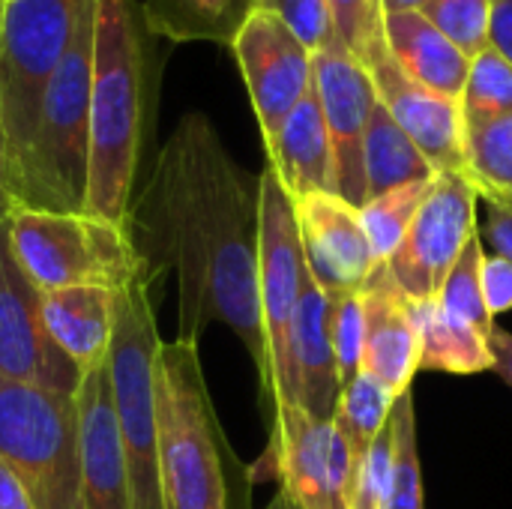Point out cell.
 <instances>
[{"instance_id":"b9f144b4","label":"cell","mask_w":512,"mask_h":509,"mask_svg":"<svg viewBox=\"0 0 512 509\" xmlns=\"http://www.w3.org/2000/svg\"><path fill=\"white\" fill-rule=\"evenodd\" d=\"M0 509H33L27 492L21 489V483L15 480V474L3 459H0Z\"/></svg>"},{"instance_id":"f1b7e54d","label":"cell","mask_w":512,"mask_h":509,"mask_svg":"<svg viewBox=\"0 0 512 509\" xmlns=\"http://www.w3.org/2000/svg\"><path fill=\"white\" fill-rule=\"evenodd\" d=\"M336 42L363 66L378 69L387 51V9L384 0H327Z\"/></svg>"},{"instance_id":"7402d4cb","label":"cell","mask_w":512,"mask_h":509,"mask_svg":"<svg viewBox=\"0 0 512 509\" xmlns=\"http://www.w3.org/2000/svg\"><path fill=\"white\" fill-rule=\"evenodd\" d=\"M387 51L390 60L417 84L447 99L462 96L471 57L447 39L423 12L387 15Z\"/></svg>"},{"instance_id":"1f68e13d","label":"cell","mask_w":512,"mask_h":509,"mask_svg":"<svg viewBox=\"0 0 512 509\" xmlns=\"http://www.w3.org/2000/svg\"><path fill=\"white\" fill-rule=\"evenodd\" d=\"M483 258H486V252H483V237H480V231H477V234L465 243L462 255L456 258V264H453V270H450V276H447V282H444L438 300H441V306H444L450 315H456V318H462V321H468V324H474V327H480V330H489L492 318H489V312H486L483 285H480Z\"/></svg>"},{"instance_id":"52a82bcc","label":"cell","mask_w":512,"mask_h":509,"mask_svg":"<svg viewBox=\"0 0 512 509\" xmlns=\"http://www.w3.org/2000/svg\"><path fill=\"white\" fill-rule=\"evenodd\" d=\"M0 459L33 509H84L75 396L0 378Z\"/></svg>"},{"instance_id":"8992f818","label":"cell","mask_w":512,"mask_h":509,"mask_svg":"<svg viewBox=\"0 0 512 509\" xmlns=\"http://www.w3.org/2000/svg\"><path fill=\"white\" fill-rule=\"evenodd\" d=\"M162 339L156 330L150 276L114 294V336L108 351L111 399L129 477L132 509H162L159 429L153 363Z\"/></svg>"},{"instance_id":"9c48e42d","label":"cell","mask_w":512,"mask_h":509,"mask_svg":"<svg viewBox=\"0 0 512 509\" xmlns=\"http://www.w3.org/2000/svg\"><path fill=\"white\" fill-rule=\"evenodd\" d=\"M303 246L294 201L267 168L258 177V300L261 327L270 363V402L267 420L276 408L294 405L291 390V330L300 303Z\"/></svg>"},{"instance_id":"7c38bea8","label":"cell","mask_w":512,"mask_h":509,"mask_svg":"<svg viewBox=\"0 0 512 509\" xmlns=\"http://www.w3.org/2000/svg\"><path fill=\"white\" fill-rule=\"evenodd\" d=\"M0 378L57 396H75L81 372L54 345L42 321V294L18 267L0 222Z\"/></svg>"},{"instance_id":"484cf974","label":"cell","mask_w":512,"mask_h":509,"mask_svg":"<svg viewBox=\"0 0 512 509\" xmlns=\"http://www.w3.org/2000/svg\"><path fill=\"white\" fill-rule=\"evenodd\" d=\"M396 405V393L390 387H384L375 375L360 372L342 393L336 402V414H333V426L342 435L345 447H348V462H351V486L354 477L372 447V441L381 435V429L387 426L390 414ZM351 498V495H348Z\"/></svg>"},{"instance_id":"e0dca14e","label":"cell","mask_w":512,"mask_h":509,"mask_svg":"<svg viewBox=\"0 0 512 509\" xmlns=\"http://www.w3.org/2000/svg\"><path fill=\"white\" fill-rule=\"evenodd\" d=\"M378 102L399 123V129L417 144L435 174L468 171L465 153V120L456 99L426 90L411 81L390 57L372 69Z\"/></svg>"},{"instance_id":"f546056e","label":"cell","mask_w":512,"mask_h":509,"mask_svg":"<svg viewBox=\"0 0 512 509\" xmlns=\"http://www.w3.org/2000/svg\"><path fill=\"white\" fill-rule=\"evenodd\" d=\"M390 423H393V480L384 509H426L414 393L396 399Z\"/></svg>"},{"instance_id":"3957f363","label":"cell","mask_w":512,"mask_h":509,"mask_svg":"<svg viewBox=\"0 0 512 509\" xmlns=\"http://www.w3.org/2000/svg\"><path fill=\"white\" fill-rule=\"evenodd\" d=\"M153 387L162 509H252L255 468L243 465L225 438L198 345L162 342Z\"/></svg>"},{"instance_id":"d6986e66","label":"cell","mask_w":512,"mask_h":509,"mask_svg":"<svg viewBox=\"0 0 512 509\" xmlns=\"http://www.w3.org/2000/svg\"><path fill=\"white\" fill-rule=\"evenodd\" d=\"M291 390L315 420H333L339 402V372L330 339V297L315 282L309 267L300 279V303L291 330Z\"/></svg>"},{"instance_id":"5b68a950","label":"cell","mask_w":512,"mask_h":509,"mask_svg":"<svg viewBox=\"0 0 512 509\" xmlns=\"http://www.w3.org/2000/svg\"><path fill=\"white\" fill-rule=\"evenodd\" d=\"M6 237L18 267L39 294L63 288L123 291L150 276L129 222H111L93 213L15 210Z\"/></svg>"},{"instance_id":"ac0fdd59","label":"cell","mask_w":512,"mask_h":509,"mask_svg":"<svg viewBox=\"0 0 512 509\" xmlns=\"http://www.w3.org/2000/svg\"><path fill=\"white\" fill-rule=\"evenodd\" d=\"M363 300V372L375 375L399 396L411 393L420 372V339L408 297L396 288L387 267H375L360 288Z\"/></svg>"},{"instance_id":"4316f807","label":"cell","mask_w":512,"mask_h":509,"mask_svg":"<svg viewBox=\"0 0 512 509\" xmlns=\"http://www.w3.org/2000/svg\"><path fill=\"white\" fill-rule=\"evenodd\" d=\"M468 177L480 195L512 198V114L465 126Z\"/></svg>"},{"instance_id":"8fae6325","label":"cell","mask_w":512,"mask_h":509,"mask_svg":"<svg viewBox=\"0 0 512 509\" xmlns=\"http://www.w3.org/2000/svg\"><path fill=\"white\" fill-rule=\"evenodd\" d=\"M297 509H348L351 462L333 420H315L300 405L276 408L264 462Z\"/></svg>"},{"instance_id":"5bb4252c","label":"cell","mask_w":512,"mask_h":509,"mask_svg":"<svg viewBox=\"0 0 512 509\" xmlns=\"http://www.w3.org/2000/svg\"><path fill=\"white\" fill-rule=\"evenodd\" d=\"M312 81L333 147L336 195L354 207H363L366 204L363 141L372 111L378 105L372 72L363 69L339 42H333L312 54Z\"/></svg>"},{"instance_id":"44dd1931","label":"cell","mask_w":512,"mask_h":509,"mask_svg":"<svg viewBox=\"0 0 512 509\" xmlns=\"http://www.w3.org/2000/svg\"><path fill=\"white\" fill-rule=\"evenodd\" d=\"M42 321L54 345L81 375L108 363L114 336V291L93 285L48 291L42 294Z\"/></svg>"},{"instance_id":"e575fe53","label":"cell","mask_w":512,"mask_h":509,"mask_svg":"<svg viewBox=\"0 0 512 509\" xmlns=\"http://www.w3.org/2000/svg\"><path fill=\"white\" fill-rule=\"evenodd\" d=\"M249 6L282 21L312 54L336 42L327 0H249Z\"/></svg>"},{"instance_id":"4dcf8cb0","label":"cell","mask_w":512,"mask_h":509,"mask_svg":"<svg viewBox=\"0 0 512 509\" xmlns=\"http://www.w3.org/2000/svg\"><path fill=\"white\" fill-rule=\"evenodd\" d=\"M465 126H480L512 114V66L492 48L471 57L468 81L459 96Z\"/></svg>"},{"instance_id":"ffe728a7","label":"cell","mask_w":512,"mask_h":509,"mask_svg":"<svg viewBox=\"0 0 512 509\" xmlns=\"http://www.w3.org/2000/svg\"><path fill=\"white\" fill-rule=\"evenodd\" d=\"M267 159H270V171L279 177L291 201L312 195V192L336 195L333 147H330L327 123L315 96V81H312V90L288 114L279 135L267 144Z\"/></svg>"},{"instance_id":"603a6c76","label":"cell","mask_w":512,"mask_h":509,"mask_svg":"<svg viewBox=\"0 0 512 509\" xmlns=\"http://www.w3.org/2000/svg\"><path fill=\"white\" fill-rule=\"evenodd\" d=\"M417 339H420V372L444 375H480L492 369L486 330L450 315L441 300H408Z\"/></svg>"},{"instance_id":"277c9868","label":"cell","mask_w":512,"mask_h":509,"mask_svg":"<svg viewBox=\"0 0 512 509\" xmlns=\"http://www.w3.org/2000/svg\"><path fill=\"white\" fill-rule=\"evenodd\" d=\"M96 0L87 3L72 42L54 69L33 144L18 168L15 192L21 210L81 213L90 162V69H93Z\"/></svg>"},{"instance_id":"30bf717a","label":"cell","mask_w":512,"mask_h":509,"mask_svg":"<svg viewBox=\"0 0 512 509\" xmlns=\"http://www.w3.org/2000/svg\"><path fill=\"white\" fill-rule=\"evenodd\" d=\"M480 192L468 171L435 174L399 249L384 264L408 300H435L477 228Z\"/></svg>"},{"instance_id":"60d3db41","label":"cell","mask_w":512,"mask_h":509,"mask_svg":"<svg viewBox=\"0 0 512 509\" xmlns=\"http://www.w3.org/2000/svg\"><path fill=\"white\" fill-rule=\"evenodd\" d=\"M21 210L18 207V192H15V174H12V162H9V147H6V135L0 126V222H9V216Z\"/></svg>"},{"instance_id":"74e56055","label":"cell","mask_w":512,"mask_h":509,"mask_svg":"<svg viewBox=\"0 0 512 509\" xmlns=\"http://www.w3.org/2000/svg\"><path fill=\"white\" fill-rule=\"evenodd\" d=\"M480 201H486V216H483L480 237L492 243L495 255L512 261V207H507L498 198H480Z\"/></svg>"},{"instance_id":"bcb514c9","label":"cell","mask_w":512,"mask_h":509,"mask_svg":"<svg viewBox=\"0 0 512 509\" xmlns=\"http://www.w3.org/2000/svg\"><path fill=\"white\" fill-rule=\"evenodd\" d=\"M480 198H489V195H480ZM498 201H504L507 207H512V198H498Z\"/></svg>"},{"instance_id":"8d00e7d4","label":"cell","mask_w":512,"mask_h":509,"mask_svg":"<svg viewBox=\"0 0 512 509\" xmlns=\"http://www.w3.org/2000/svg\"><path fill=\"white\" fill-rule=\"evenodd\" d=\"M480 285H483V303L489 318L498 321V315H507L512 309V261L501 255H486Z\"/></svg>"},{"instance_id":"ee69618b","label":"cell","mask_w":512,"mask_h":509,"mask_svg":"<svg viewBox=\"0 0 512 509\" xmlns=\"http://www.w3.org/2000/svg\"><path fill=\"white\" fill-rule=\"evenodd\" d=\"M264 509H297V507H294V501L279 489V492H276V498H273V501H270Z\"/></svg>"},{"instance_id":"83f0119b","label":"cell","mask_w":512,"mask_h":509,"mask_svg":"<svg viewBox=\"0 0 512 509\" xmlns=\"http://www.w3.org/2000/svg\"><path fill=\"white\" fill-rule=\"evenodd\" d=\"M435 180V177H432ZM432 180H420V183H408V186H399L393 192H384L378 198H369L360 210V222H363V231L369 237V246H372V255H375V264H387L390 255L399 249L402 237L408 234L420 204L426 201L429 189H432Z\"/></svg>"},{"instance_id":"ab89813d","label":"cell","mask_w":512,"mask_h":509,"mask_svg":"<svg viewBox=\"0 0 512 509\" xmlns=\"http://www.w3.org/2000/svg\"><path fill=\"white\" fill-rule=\"evenodd\" d=\"M486 342H489V354H492V372H498L512 387V333L504 330L498 321H492L486 330Z\"/></svg>"},{"instance_id":"d590c367","label":"cell","mask_w":512,"mask_h":509,"mask_svg":"<svg viewBox=\"0 0 512 509\" xmlns=\"http://www.w3.org/2000/svg\"><path fill=\"white\" fill-rule=\"evenodd\" d=\"M390 480H393V423L387 420V426L372 441L354 477L348 509H384L390 495Z\"/></svg>"},{"instance_id":"836d02e7","label":"cell","mask_w":512,"mask_h":509,"mask_svg":"<svg viewBox=\"0 0 512 509\" xmlns=\"http://www.w3.org/2000/svg\"><path fill=\"white\" fill-rule=\"evenodd\" d=\"M330 339L339 372V393L363 372V300L360 291L330 297Z\"/></svg>"},{"instance_id":"d4e9b609","label":"cell","mask_w":512,"mask_h":509,"mask_svg":"<svg viewBox=\"0 0 512 509\" xmlns=\"http://www.w3.org/2000/svg\"><path fill=\"white\" fill-rule=\"evenodd\" d=\"M363 174H366V201L384 192H393L408 183L432 180L435 168L417 150V144L399 129V123L378 102L363 141Z\"/></svg>"},{"instance_id":"cb8c5ba5","label":"cell","mask_w":512,"mask_h":509,"mask_svg":"<svg viewBox=\"0 0 512 509\" xmlns=\"http://www.w3.org/2000/svg\"><path fill=\"white\" fill-rule=\"evenodd\" d=\"M249 9V0H144L141 15L150 36L231 45Z\"/></svg>"},{"instance_id":"2e32d148","label":"cell","mask_w":512,"mask_h":509,"mask_svg":"<svg viewBox=\"0 0 512 509\" xmlns=\"http://www.w3.org/2000/svg\"><path fill=\"white\" fill-rule=\"evenodd\" d=\"M84 509H132L108 363L81 375L75 390Z\"/></svg>"},{"instance_id":"9a60e30c","label":"cell","mask_w":512,"mask_h":509,"mask_svg":"<svg viewBox=\"0 0 512 509\" xmlns=\"http://www.w3.org/2000/svg\"><path fill=\"white\" fill-rule=\"evenodd\" d=\"M303 261L327 297L360 291L372 276L375 255L360 210L333 192H312L294 201Z\"/></svg>"},{"instance_id":"f35d334b","label":"cell","mask_w":512,"mask_h":509,"mask_svg":"<svg viewBox=\"0 0 512 509\" xmlns=\"http://www.w3.org/2000/svg\"><path fill=\"white\" fill-rule=\"evenodd\" d=\"M489 48L512 66V0H492L489 15Z\"/></svg>"},{"instance_id":"ba28073f","label":"cell","mask_w":512,"mask_h":509,"mask_svg":"<svg viewBox=\"0 0 512 509\" xmlns=\"http://www.w3.org/2000/svg\"><path fill=\"white\" fill-rule=\"evenodd\" d=\"M90 0H9L0 33V126L12 174L33 144L42 99Z\"/></svg>"},{"instance_id":"7bdbcfd3","label":"cell","mask_w":512,"mask_h":509,"mask_svg":"<svg viewBox=\"0 0 512 509\" xmlns=\"http://www.w3.org/2000/svg\"><path fill=\"white\" fill-rule=\"evenodd\" d=\"M423 3L426 0H384V9H387V15H393V12H420Z\"/></svg>"},{"instance_id":"f6af8a7d","label":"cell","mask_w":512,"mask_h":509,"mask_svg":"<svg viewBox=\"0 0 512 509\" xmlns=\"http://www.w3.org/2000/svg\"><path fill=\"white\" fill-rule=\"evenodd\" d=\"M6 6H9V0H0V33H3V18H6Z\"/></svg>"},{"instance_id":"d6a6232c","label":"cell","mask_w":512,"mask_h":509,"mask_svg":"<svg viewBox=\"0 0 512 509\" xmlns=\"http://www.w3.org/2000/svg\"><path fill=\"white\" fill-rule=\"evenodd\" d=\"M420 12L468 57L489 48L492 0H426Z\"/></svg>"},{"instance_id":"4fadbf2b","label":"cell","mask_w":512,"mask_h":509,"mask_svg":"<svg viewBox=\"0 0 512 509\" xmlns=\"http://www.w3.org/2000/svg\"><path fill=\"white\" fill-rule=\"evenodd\" d=\"M231 48L267 147L312 90V51L282 21L258 9H249Z\"/></svg>"},{"instance_id":"7a4b0ae2","label":"cell","mask_w":512,"mask_h":509,"mask_svg":"<svg viewBox=\"0 0 512 509\" xmlns=\"http://www.w3.org/2000/svg\"><path fill=\"white\" fill-rule=\"evenodd\" d=\"M135 0H96L84 213L129 222L153 117V42Z\"/></svg>"},{"instance_id":"6da1fadb","label":"cell","mask_w":512,"mask_h":509,"mask_svg":"<svg viewBox=\"0 0 512 509\" xmlns=\"http://www.w3.org/2000/svg\"><path fill=\"white\" fill-rule=\"evenodd\" d=\"M132 231L150 267L177 279V339L201 342L225 324L255 363L261 405L270 402V363L258 300V177L225 150L204 111H186L159 150Z\"/></svg>"}]
</instances>
